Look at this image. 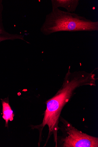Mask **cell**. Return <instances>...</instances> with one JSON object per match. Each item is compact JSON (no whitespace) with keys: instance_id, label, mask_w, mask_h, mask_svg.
I'll return each mask as SVG.
<instances>
[{"instance_id":"cell-1","label":"cell","mask_w":98,"mask_h":147,"mask_svg":"<svg viewBox=\"0 0 98 147\" xmlns=\"http://www.w3.org/2000/svg\"><path fill=\"white\" fill-rule=\"evenodd\" d=\"M94 74L80 72L67 74L63 84L56 94L46 102L47 108L45 112L43 123L37 127L41 131L46 125L49 128L48 141L50 136L53 135L54 142L57 143L59 120L62 110L65 105L73 95L75 90L82 86L95 85L96 80Z\"/></svg>"},{"instance_id":"cell-2","label":"cell","mask_w":98,"mask_h":147,"mask_svg":"<svg viewBox=\"0 0 98 147\" xmlns=\"http://www.w3.org/2000/svg\"><path fill=\"white\" fill-rule=\"evenodd\" d=\"M98 22L91 20L74 13L64 11L59 8L52 9L46 15L40 28L45 35L62 31H97Z\"/></svg>"},{"instance_id":"cell-3","label":"cell","mask_w":98,"mask_h":147,"mask_svg":"<svg viewBox=\"0 0 98 147\" xmlns=\"http://www.w3.org/2000/svg\"><path fill=\"white\" fill-rule=\"evenodd\" d=\"M60 121L62 124L59 129L63 133L57 142L60 147H98V138L78 130L63 118L61 117Z\"/></svg>"},{"instance_id":"cell-4","label":"cell","mask_w":98,"mask_h":147,"mask_svg":"<svg viewBox=\"0 0 98 147\" xmlns=\"http://www.w3.org/2000/svg\"><path fill=\"white\" fill-rule=\"evenodd\" d=\"M2 2V1L0 0V42L7 40L17 39L25 41L23 35L9 33L5 30L3 22L2 13L3 7Z\"/></svg>"},{"instance_id":"cell-5","label":"cell","mask_w":98,"mask_h":147,"mask_svg":"<svg viewBox=\"0 0 98 147\" xmlns=\"http://www.w3.org/2000/svg\"><path fill=\"white\" fill-rule=\"evenodd\" d=\"M79 0H52V10L59 7L66 9L67 12H75L79 4Z\"/></svg>"},{"instance_id":"cell-6","label":"cell","mask_w":98,"mask_h":147,"mask_svg":"<svg viewBox=\"0 0 98 147\" xmlns=\"http://www.w3.org/2000/svg\"><path fill=\"white\" fill-rule=\"evenodd\" d=\"M2 105L3 118L5 121V127H8L9 121H13L15 115L9 105L8 98L2 99Z\"/></svg>"}]
</instances>
